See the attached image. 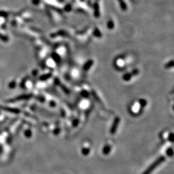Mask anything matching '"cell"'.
<instances>
[{"label": "cell", "mask_w": 174, "mask_h": 174, "mask_svg": "<svg viewBox=\"0 0 174 174\" xmlns=\"http://www.w3.org/2000/svg\"><path fill=\"white\" fill-rule=\"evenodd\" d=\"M164 161H165V157H164V156L162 155L161 156V157H159L152 164V165H150L149 167L148 168L144 171L143 174H150L155 169L156 167H157L158 166H159V165H160L162 163H163Z\"/></svg>", "instance_id": "cell-1"}, {"label": "cell", "mask_w": 174, "mask_h": 174, "mask_svg": "<svg viewBox=\"0 0 174 174\" xmlns=\"http://www.w3.org/2000/svg\"><path fill=\"white\" fill-rule=\"evenodd\" d=\"M119 119H116V121H114V123L112 126L111 130H110V132H111V134H114L115 133L116 130H117V126H118V124H119Z\"/></svg>", "instance_id": "cell-2"}, {"label": "cell", "mask_w": 174, "mask_h": 174, "mask_svg": "<svg viewBox=\"0 0 174 174\" xmlns=\"http://www.w3.org/2000/svg\"><path fill=\"white\" fill-rule=\"evenodd\" d=\"M173 150H172L171 148H168V149L167 150V155L168 156H171L173 155Z\"/></svg>", "instance_id": "cell-3"}, {"label": "cell", "mask_w": 174, "mask_h": 174, "mask_svg": "<svg viewBox=\"0 0 174 174\" xmlns=\"http://www.w3.org/2000/svg\"><path fill=\"white\" fill-rule=\"evenodd\" d=\"M169 140L171 142H174V134H170L169 135Z\"/></svg>", "instance_id": "cell-4"}, {"label": "cell", "mask_w": 174, "mask_h": 174, "mask_svg": "<svg viewBox=\"0 0 174 174\" xmlns=\"http://www.w3.org/2000/svg\"><path fill=\"white\" fill-rule=\"evenodd\" d=\"M104 150H106V152H104V153H106V154H107V153L110 152V147L109 146H108V145H106L105 148H104Z\"/></svg>", "instance_id": "cell-5"}]
</instances>
